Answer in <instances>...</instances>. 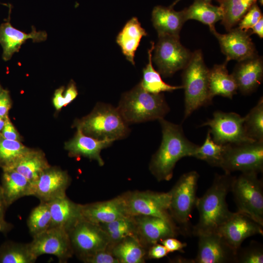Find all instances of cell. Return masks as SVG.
I'll return each mask as SVG.
<instances>
[{"mask_svg":"<svg viewBox=\"0 0 263 263\" xmlns=\"http://www.w3.org/2000/svg\"><path fill=\"white\" fill-rule=\"evenodd\" d=\"M158 121L162 129V141L152 156L149 169L158 181H169L172 177L177 162L183 157H193L198 145L186 137L181 125L164 118Z\"/></svg>","mask_w":263,"mask_h":263,"instance_id":"cell-1","label":"cell"},{"mask_svg":"<svg viewBox=\"0 0 263 263\" xmlns=\"http://www.w3.org/2000/svg\"><path fill=\"white\" fill-rule=\"evenodd\" d=\"M233 178L230 173L216 174L212 184L205 194L197 197L195 207L199 220L193 227L192 233L194 235L216 232L231 216L233 212L228 209L226 198L231 190Z\"/></svg>","mask_w":263,"mask_h":263,"instance_id":"cell-2","label":"cell"},{"mask_svg":"<svg viewBox=\"0 0 263 263\" xmlns=\"http://www.w3.org/2000/svg\"><path fill=\"white\" fill-rule=\"evenodd\" d=\"M116 108L128 125L158 120L170 111L163 93H149L140 83L122 94Z\"/></svg>","mask_w":263,"mask_h":263,"instance_id":"cell-3","label":"cell"},{"mask_svg":"<svg viewBox=\"0 0 263 263\" xmlns=\"http://www.w3.org/2000/svg\"><path fill=\"white\" fill-rule=\"evenodd\" d=\"M74 125L84 134L99 140L123 139L131 132L117 108L102 102L97 103L90 114L76 120Z\"/></svg>","mask_w":263,"mask_h":263,"instance_id":"cell-4","label":"cell"},{"mask_svg":"<svg viewBox=\"0 0 263 263\" xmlns=\"http://www.w3.org/2000/svg\"><path fill=\"white\" fill-rule=\"evenodd\" d=\"M209 70L201 50L192 53L182 75L185 94L184 120L195 111L212 101L208 89Z\"/></svg>","mask_w":263,"mask_h":263,"instance_id":"cell-5","label":"cell"},{"mask_svg":"<svg viewBox=\"0 0 263 263\" xmlns=\"http://www.w3.org/2000/svg\"><path fill=\"white\" fill-rule=\"evenodd\" d=\"M258 174L243 172L234 177L230 191L238 211L248 215L263 226V182Z\"/></svg>","mask_w":263,"mask_h":263,"instance_id":"cell-6","label":"cell"},{"mask_svg":"<svg viewBox=\"0 0 263 263\" xmlns=\"http://www.w3.org/2000/svg\"><path fill=\"white\" fill-rule=\"evenodd\" d=\"M199 173L195 170L182 174L169 191L170 215L187 231L189 227L192 211L197 199L196 192Z\"/></svg>","mask_w":263,"mask_h":263,"instance_id":"cell-7","label":"cell"},{"mask_svg":"<svg viewBox=\"0 0 263 263\" xmlns=\"http://www.w3.org/2000/svg\"><path fill=\"white\" fill-rule=\"evenodd\" d=\"M220 168L225 173L263 171V141L226 145Z\"/></svg>","mask_w":263,"mask_h":263,"instance_id":"cell-8","label":"cell"},{"mask_svg":"<svg viewBox=\"0 0 263 263\" xmlns=\"http://www.w3.org/2000/svg\"><path fill=\"white\" fill-rule=\"evenodd\" d=\"M67 231L74 253L82 261L111 246L108 237L101 227L82 217Z\"/></svg>","mask_w":263,"mask_h":263,"instance_id":"cell-9","label":"cell"},{"mask_svg":"<svg viewBox=\"0 0 263 263\" xmlns=\"http://www.w3.org/2000/svg\"><path fill=\"white\" fill-rule=\"evenodd\" d=\"M154 50L152 59L158 72L164 77L171 76L177 71L183 69L192 53L182 45L180 37L170 35L158 36Z\"/></svg>","mask_w":263,"mask_h":263,"instance_id":"cell-10","label":"cell"},{"mask_svg":"<svg viewBox=\"0 0 263 263\" xmlns=\"http://www.w3.org/2000/svg\"><path fill=\"white\" fill-rule=\"evenodd\" d=\"M244 117L233 112H215L213 117L200 126H208L214 141L221 145L239 144L255 141L247 135L244 126Z\"/></svg>","mask_w":263,"mask_h":263,"instance_id":"cell-11","label":"cell"},{"mask_svg":"<svg viewBox=\"0 0 263 263\" xmlns=\"http://www.w3.org/2000/svg\"><path fill=\"white\" fill-rule=\"evenodd\" d=\"M124 195L128 215L158 217L174 223L169 211V191H136L127 192Z\"/></svg>","mask_w":263,"mask_h":263,"instance_id":"cell-12","label":"cell"},{"mask_svg":"<svg viewBox=\"0 0 263 263\" xmlns=\"http://www.w3.org/2000/svg\"><path fill=\"white\" fill-rule=\"evenodd\" d=\"M28 245L37 259L43 254H50L56 257L59 263H66L74 254L67 231L60 227H50L33 237Z\"/></svg>","mask_w":263,"mask_h":263,"instance_id":"cell-13","label":"cell"},{"mask_svg":"<svg viewBox=\"0 0 263 263\" xmlns=\"http://www.w3.org/2000/svg\"><path fill=\"white\" fill-rule=\"evenodd\" d=\"M227 244L236 252L247 238L263 235V226L248 215L237 211L217 229Z\"/></svg>","mask_w":263,"mask_h":263,"instance_id":"cell-14","label":"cell"},{"mask_svg":"<svg viewBox=\"0 0 263 263\" xmlns=\"http://www.w3.org/2000/svg\"><path fill=\"white\" fill-rule=\"evenodd\" d=\"M209 29L218 39L221 51L226 56V62L231 60L239 62L257 55L250 37V30L245 31L237 27L227 31V33L221 34L216 31L215 27Z\"/></svg>","mask_w":263,"mask_h":263,"instance_id":"cell-15","label":"cell"},{"mask_svg":"<svg viewBox=\"0 0 263 263\" xmlns=\"http://www.w3.org/2000/svg\"><path fill=\"white\" fill-rule=\"evenodd\" d=\"M198 251L193 263H235L236 252L218 232L197 236Z\"/></svg>","mask_w":263,"mask_h":263,"instance_id":"cell-16","label":"cell"},{"mask_svg":"<svg viewBox=\"0 0 263 263\" xmlns=\"http://www.w3.org/2000/svg\"><path fill=\"white\" fill-rule=\"evenodd\" d=\"M71 178L66 171L57 167L44 170L33 185V196L40 202L49 203L65 196L71 184Z\"/></svg>","mask_w":263,"mask_h":263,"instance_id":"cell-17","label":"cell"},{"mask_svg":"<svg viewBox=\"0 0 263 263\" xmlns=\"http://www.w3.org/2000/svg\"><path fill=\"white\" fill-rule=\"evenodd\" d=\"M134 218L137 236L143 244L150 246L169 237H175L178 228L173 222L158 217L140 215Z\"/></svg>","mask_w":263,"mask_h":263,"instance_id":"cell-18","label":"cell"},{"mask_svg":"<svg viewBox=\"0 0 263 263\" xmlns=\"http://www.w3.org/2000/svg\"><path fill=\"white\" fill-rule=\"evenodd\" d=\"M80 209L83 219L97 225L129 216L124 194L105 201L80 205Z\"/></svg>","mask_w":263,"mask_h":263,"instance_id":"cell-19","label":"cell"},{"mask_svg":"<svg viewBox=\"0 0 263 263\" xmlns=\"http://www.w3.org/2000/svg\"><path fill=\"white\" fill-rule=\"evenodd\" d=\"M10 15V13L6 21L0 25V44L3 50L2 57L5 61L10 60L15 53L18 52L27 40L31 39L34 42H39L45 41L47 38L45 31H37L33 26L30 33L15 28L11 24Z\"/></svg>","mask_w":263,"mask_h":263,"instance_id":"cell-20","label":"cell"},{"mask_svg":"<svg viewBox=\"0 0 263 263\" xmlns=\"http://www.w3.org/2000/svg\"><path fill=\"white\" fill-rule=\"evenodd\" d=\"M233 75L239 90L244 95L249 94L261 84L263 76V61L258 55L238 62Z\"/></svg>","mask_w":263,"mask_h":263,"instance_id":"cell-21","label":"cell"},{"mask_svg":"<svg viewBox=\"0 0 263 263\" xmlns=\"http://www.w3.org/2000/svg\"><path fill=\"white\" fill-rule=\"evenodd\" d=\"M114 141L112 139H95L84 134L77 128L74 137L65 143V149L72 157H84L96 161L100 166H102L104 161L101 156V151Z\"/></svg>","mask_w":263,"mask_h":263,"instance_id":"cell-22","label":"cell"},{"mask_svg":"<svg viewBox=\"0 0 263 263\" xmlns=\"http://www.w3.org/2000/svg\"><path fill=\"white\" fill-rule=\"evenodd\" d=\"M152 24L158 35L180 37L179 33L186 21L183 10L176 11L172 7L160 5L154 7L151 14Z\"/></svg>","mask_w":263,"mask_h":263,"instance_id":"cell-23","label":"cell"},{"mask_svg":"<svg viewBox=\"0 0 263 263\" xmlns=\"http://www.w3.org/2000/svg\"><path fill=\"white\" fill-rule=\"evenodd\" d=\"M48 203L51 215V227H60L67 231L82 218L80 204L73 202L66 195Z\"/></svg>","mask_w":263,"mask_h":263,"instance_id":"cell-24","label":"cell"},{"mask_svg":"<svg viewBox=\"0 0 263 263\" xmlns=\"http://www.w3.org/2000/svg\"><path fill=\"white\" fill-rule=\"evenodd\" d=\"M227 62L215 64L209 70L208 89L210 98L216 95L232 99L238 90L236 81L226 68Z\"/></svg>","mask_w":263,"mask_h":263,"instance_id":"cell-25","label":"cell"},{"mask_svg":"<svg viewBox=\"0 0 263 263\" xmlns=\"http://www.w3.org/2000/svg\"><path fill=\"white\" fill-rule=\"evenodd\" d=\"M0 186L8 207L21 197L33 196V185L14 169L3 170Z\"/></svg>","mask_w":263,"mask_h":263,"instance_id":"cell-26","label":"cell"},{"mask_svg":"<svg viewBox=\"0 0 263 263\" xmlns=\"http://www.w3.org/2000/svg\"><path fill=\"white\" fill-rule=\"evenodd\" d=\"M147 35L137 18L133 17L127 22L116 37V43L121 48L123 54L133 65L135 53L140 40Z\"/></svg>","mask_w":263,"mask_h":263,"instance_id":"cell-27","label":"cell"},{"mask_svg":"<svg viewBox=\"0 0 263 263\" xmlns=\"http://www.w3.org/2000/svg\"><path fill=\"white\" fill-rule=\"evenodd\" d=\"M50 166L42 151L31 149L12 169L24 176L33 185Z\"/></svg>","mask_w":263,"mask_h":263,"instance_id":"cell-28","label":"cell"},{"mask_svg":"<svg viewBox=\"0 0 263 263\" xmlns=\"http://www.w3.org/2000/svg\"><path fill=\"white\" fill-rule=\"evenodd\" d=\"M110 248L120 263H141L144 262L146 250L137 236L127 237Z\"/></svg>","mask_w":263,"mask_h":263,"instance_id":"cell-29","label":"cell"},{"mask_svg":"<svg viewBox=\"0 0 263 263\" xmlns=\"http://www.w3.org/2000/svg\"><path fill=\"white\" fill-rule=\"evenodd\" d=\"M257 0H217L222 13L221 23L227 31L233 28Z\"/></svg>","mask_w":263,"mask_h":263,"instance_id":"cell-30","label":"cell"},{"mask_svg":"<svg viewBox=\"0 0 263 263\" xmlns=\"http://www.w3.org/2000/svg\"><path fill=\"white\" fill-rule=\"evenodd\" d=\"M183 10L186 21L195 19L207 25L209 28L214 27L215 23L222 18L219 6L205 0H194L190 6Z\"/></svg>","mask_w":263,"mask_h":263,"instance_id":"cell-31","label":"cell"},{"mask_svg":"<svg viewBox=\"0 0 263 263\" xmlns=\"http://www.w3.org/2000/svg\"><path fill=\"white\" fill-rule=\"evenodd\" d=\"M151 46L148 50L149 62L143 69V78L139 83L141 87L147 92L154 94L163 93L164 92H172L183 89L182 86H172L165 82L162 79L160 73L156 71L152 63V53L154 43L151 41Z\"/></svg>","mask_w":263,"mask_h":263,"instance_id":"cell-32","label":"cell"},{"mask_svg":"<svg viewBox=\"0 0 263 263\" xmlns=\"http://www.w3.org/2000/svg\"><path fill=\"white\" fill-rule=\"evenodd\" d=\"M99 225L107 235L110 246L127 237H137L136 224L133 216H125L113 222Z\"/></svg>","mask_w":263,"mask_h":263,"instance_id":"cell-33","label":"cell"},{"mask_svg":"<svg viewBox=\"0 0 263 263\" xmlns=\"http://www.w3.org/2000/svg\"><path fill=\"white\" fill-rule=\"evenodd\" d=\"M30 150L20 141L5 139L0 134V167L12 169Z\"/></svg>","mask_w":263,"mask_h":263,"instance_id":"cell-34","label":"cell"},{"mask_svg":"<svg viewBox=\"0 0 263 263\" xmlns=\"http://www.w3.org/2000/svg\"><path fill=\"white\" fill-rule=\"evenodd\" d=\"M37 259L28 244L8 241L0 246V263H34Z\"/></svg>","mask_w":263,"mask_h":263,"instance_id":"cell-35","label":"cell"},{"mask_svg":"<svg viewBox=\"0 0 263 263\" xmlns=\"http://www.w3.org/2000/svg\"><path fill=\"white\" fill-rule=\"evenodd\" d=\"M226 146L214 141L208 130L204 143L197 147L193 157L220 168Z\"/></svg>","mask_w":263,"mask_h":263,"instance_id":"cell-36","label":"cell"},{"mask_svg":"<svg viewBox=\"0 0 263 263\" xmlns=\"http://www.w3.org/2000/svg\"><path fill=\"white\" fill-rule=\"evenodd\" d=\"M27 223L29 232L33 237L51 227L52 220L49 203L40 202L31 211Z\"/></svg>","mask_w":263,"mask_h":263,"instance_id":"cell-37","label":"cell"},{"mask_svg":"<svg viewBox=\"0 0 263 263\" xmlns=\"http://www.w3.org/2000/svg\"><path fill=\"white\" fill-rule=\"evenodd\" d=\"M244 117V128L248 137L254 141H263V96Z\"/></svg>","mask_w":263,"mask_h":263,"instance_id":"cell-38","label":"cell"},{"mask_svg":"<svg viewBox=\"0 0 263 263\" xmlns=\"http://www.w3.org/2000/svg\"><path fill=\"white\" fill-rule=\"evenodd\" d=\"M263 263V245L256 241H251L246 247L241 246L236 251L235 263Z\"/></svg>","mask_w":263,"mask_h":263,"instance_id":"cell-39","label":"cell"},{"mask_svg":"<svg viewBox=\"0 0 263 263\" xmlns=\"http://www.w3.org/2000/svg\"><path fill=\"white\" fill-rule=\"evenodd\" d=\"M263 17L260 8L256 3L253 5L238 23L239 28L248 31Z\"/></svg>","mask_w":263,"mask_h":263,"instance_id":"cell-40","label":"cell"},{"mask_svg":"<svg viewBox=\"0 0 263 263\" xmlns=\"http://www.w3.org/2000/svg\"><path fill=\"white\" fill-rule=\"evenodd\" d=\"M82 261L87 263H119L113 254L110 247L95 252Z\"/></svg>","mask_w":263,"mask_h":263,"instance_id":"cell-41","label":"cell"},{"mask_svg":"<svg viewBox=\"0 0 263 263\" xmlns=\"http://www.w3.org/2000/svg\"><path fill=\"white\" fill-rule=\"evenodd\" d=\"M0 134L5 139L20 141L21 137L9 118L7 117Z\"/></svg>","mask_w":263,"mask_h":263,"instance_id":"cell-42","label":"cell"},{"mask_svg":"<svg viewBox=\"0 0 263 263\" xmlns=\"http://www.w3.org/2000/svg\"><path fill=\"white\" fill-rule=\"evenodd\" d=\"M160 243L166 248L169 253L174 251L183 252V248L187 245L186 243H182L174 237L165 239L160 241Z\"/></svg>","mask_w":263,"mask_h":263,"instance_id":"cell-43","label":"cell"},{"mask_svg":"<svg viewBox=\"0 0 263 263\" xmlns=\"http://www.w3.org/2000/svg\"><path fill=\"white\" fill-rule=\"evenodd\" d=\"M11 106V99L9 92L3 89L0 94V116L6 118Z\"/></svg>","mask_w":263,"mask_h":263,"instance_id":"cell-44","label":"cell"},{"mask_svg":"<svg viewBox=\"0 0 263 263\" xmlns=\"http://www.w3.org/2000/svg\"><path fill=\"white\" fill-rule=\"evenodd\" d=\"M169 253L168 250L162 244L157 243L150 246L148 257L150 259H159L165 257Z\"/></svg>","mask_w":263,"mask_h":263,"instance_id":"cell-45","label":"cell"},{"mask_svg":"<svg viewBox=\"0 0 263 263\" xmlns=\"http://www.w3.org/2000/svg\"><path fill=\"white\" fill-rule=\"evenodd\" d=\"M78 92L75 82L71 80L69 83L64 94L65 106L70 103L77 96Z\"/></svg>","mask_w":263,"mask_h":263,"instance_id":"cell-46","label":"cell"},{"mask_svg":"<svg viewBox=\"0 0 263 263\" xmlns=\"http://www.w3.org/2000/svg\"><path fill=\"white\" fill-rule=\"evenodd\" d=\"M64 90V87L62 86L56 89L55 92L53 103L56 110H60L63 106H65V99L63 94Z\"/></svg>","mask_w":263,"mask_h":263,"instance_id":"cell-47","label":"cell"},{"mask_svg":"<svg viewBox=\"0 0 263 263\" xmlns=\"http://www.w3.org/2000/svg\"><path fill=\"white\" fill-rule=\"evenodd\" d=\"M250 34H255L260 38H263V17L250 29Z\"/></svg>","mask_w":263,"mask_h":263,"instance_id":"cell-48","label":"cell"},{"mask_svg":"<svg viewBox=\"0 0 263 263\" xmlns=\"http://www.w3.org/2000/svg\"><path fill=\"white\" fill-rule=\"evenodd\" d=\"M8 207L4 199L2 190L0 186V218H4V215Z\"/></svg>","mask_w":263,"mask_h":263,"instance_id":"cell-49","label":"cell"},{"mask_svg":"<svg viewBox=\"0 0 263 263\" xmlns=\"http://www.w3.org/2000/svg\"><path fill=\"white\" fill-rule=\"evenodd\" d=\"M13 228V225L6 222L4 218H0V232L7 234Z\"/></svg>","mask_w":263,"mask_h":263,"instance_id":"cell-50","label":"cell"},{"mask_svg":"<svg viewBox=\"0 0 263 263\" xmlns=\"http://www.w3.org/2000/svg\"><path fill=\"white\" fill-rule=\"evenodd\" d=\"M8 117V116H7ZM6 118H3L0 116V134L4 127Z\"/></svg>","mask_w":263,"mask_h":263,"instance_id":"cell-51","label":"cell"},{"mask_svg":"<svg viewBox=\"0 0 263 263\" xmlns=\"http://www.w3.org/2000/svg\"><path fill=\"white\" fill-rule=\"evenodd\" d=\"M180 0H175L173 3L170 6L172 7H173V6L175 5L178 2H179ZM206 1H208V2H210L212 0H205Z\"/></svg>","mask_w":263,"mask_h":263,"instance_id":"cell-52","label":"cell"},{"mask_svg":"<svg viewBox=\"0 0 263 263\" xmlns=\"http://www.w3.org/2000/svg\"><path fill=\"white\" fill-rule=\"evenodd\" d=\"M261 5H263V0H259Z\"/></svg>","mask_w":263,"mask_h":263,"instance_id":"cell-53","label":"cell"},{"mask_svg":"<svg viewBox=\"0 0 263 263\" xmlns=\"http://www.w3.org/2000/svg\"><path fill=\"white\" fill-rule=\"evenodd\" d=\"M3 89L2 88L0 84V94L1 93V92L3 91Z\"/></svg>","mask_w":263,"mask_h":263,"instance_id":"cell-54","label":"cell"},{"mask_svg":"<svg viewBox=\"0 0 263 263\" xmlns=\"http://www.w3.org/2000/svg\"><path fill=\"white\" fill-rule=\"evenodd\" d=\"M0 4H3V5H6V6H8L7 4H5V3H2L0 2Z\"/></svg>","mask_w":263,"mask_h":263,"instance_id":"cell-55","label":"cell"}]
</instances>
